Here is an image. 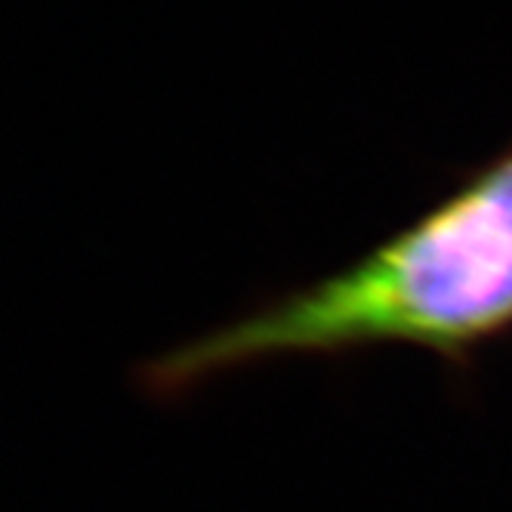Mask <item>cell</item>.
<instances>
[{
    "label": "cell",
    "mask_w": 512,
    "mask_h": 512,
    "mask_svg": "<svg viewBox=\"0 0 512 512\" xmlns=\"http://www.w3.org/2000/svg\"><path fill=\"white\" fill-rule=\"evenodd\" d=\"M512 334V145L352 266L182 343L142 371L179 398L275 358L414 346L466 368Z\"/></svg>",
    "instance_id": "obj_1"
}]
</instances>
